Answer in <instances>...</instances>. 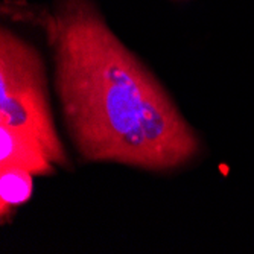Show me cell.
Here are the masks:
<instances>
[{"mask_svg":"<svg viewBox=\"0 0 254 254\" xmlns=\"http://www.w3.org/2000/svg\"><path fill=\"white\" fill-rule=\"evenodd\" d=\"M38 21L54 51L64 124L84 160L165 172L199 152L168 91L90 0H58Z\"/></svg>","mask_w":254,"mask_h":254,"instance_id":"cell-1","label":"cell"},{"mask_svg":"<svg viewBox=\"0 0 254 254\" xmlns=\"http://www.w3.org/2000/svg\"><path fill=\"white\" fill-rule=\"evenodd\" d=\"M0 125L32 134L55 166L72 168L54 122L41 55L5 28L0 32Z\"/></svg>","mask_w":254,"mask_h":254,"instance_id":"cell-2","label":"cell"},{"mask_svg":"<svg viewBox=\"0 0 254 254\" xmlns=\"http://www.w3.org/2000/svg\"><path fill=\"white\" fill-rule=\"evenodd\" d=\"M54 163L37 138L17 128L0 125V169L17 168L35 175H52Z\"/></svg>","mask_w":254,"mask_h":254,"instance_id":"cell-3","label":"cell"},{"mask_svg":"<svg viewBox=\"0 0 254 254\" xmlns=\"http://www.w3.org/2000/svg\"><path fill=\"white\" fill-rule=\"evenodd\" d=\"M32 174L17 168L0 169V215L5 219L32 195Z\"/></svg>","mask_w":254,"mask_h":254,"instance_id":"cell-4","label":"cell"}]
</instances>
